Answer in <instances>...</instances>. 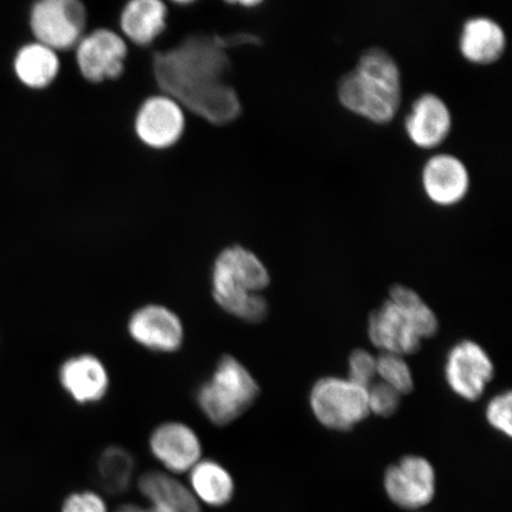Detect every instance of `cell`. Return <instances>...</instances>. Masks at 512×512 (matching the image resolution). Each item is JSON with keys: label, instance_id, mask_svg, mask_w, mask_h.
<instances>
[{"label": "cell", "instance_id": "cell-1", "mask_svg": "<svg viewBox=\"0 0 512 512\" xmlns=\"http://www.w3.org/2000/svg\"><path fill=\"white\" fill-rule=\"evenodd\" d=\"M221 37H191L155 57V75L166 96L214 125H227L242 111L238 93L224 82L229 59Z\"/></svg>", "mask_w": 512, "mask_h": 512}, {"label": "cell", "instance_id": "cell-2", "mask_svg": "<svg viewBox=\"0 0 512 512\" xmlns=\"http://www.w3.org/2000/svg\"><path fill=\"white\" fill-rule=\"evenodd\" d=\"M337 96L344 108L377 125L392 123L401 104V73L393 56L369 48L351 72L342 76Z\"/></svg>", "mask_w": 512, "mask_h": 512}, {"label": "cell", "instance_id": "cell-3", "mask_svg": "<svg viewBox=\"0 0 512 512\" xmlns=\"http://www.w3.org/2000/svg\"><path fill=\"white\" fill-rule=\"evenodd\" d=\"M264 262L249 249L235 245L216 256L211 271V292L215 303L228 315L247 323H260L268 313L260 292L270 285Z\"/></svg>", "mask_w": 512, "mask_h": 512}, {"label": "cell", "instance_id": "cell-4", "mask_svg": "<svg viewBox=\"0 0 512 512\" xmlns=\"http://www.w3.org/2000/svg\"><path fill=\"white\" fill-rule=\"evenodd\" d=\"M438 332V319L418 293L394 286L390 299L369 319V337L376 348L399 356L415 354L424 338Z\"/></svg>", "mask_w": 512, "mask_h": 512}, {"label": "cell", "instance_id": "cell-5", "mask_svg": "<svg viewBox=\"0 0 512 512\" xmlns=\"http://www.w3.org/2000/svg\"><path fill=\"white\" fill-rule=\"evenodd\" d=\"M259 393V384L249 370L235 357L224 355L197 389L196 401L211 424L223 427L245 414Z\"/></svg>", "mask_w": 512, "mask_h": 512}, {"label": "cell", "instance_id": "cell-6", "mask_svg": "<svg viewBox=\"0 0 512 512\" xmlns=\"http://www.w3.org/2000/svg\"><path fill=\"white\" fill-rule=\"evenodd\" d=\"M310 403L320 424L339 432L350 431L370 413L368 389L338 377L319 380L311 390Z\"/></svg>", "mask_w": 512, "mask_h": 512}, {"label": "cell", "instance_id": "cell-7", "mask_svg": "<svg viewBox=\"0 0 512 512\" xmlns=\"http://www.w3.org/2000/svg\"><path fill=\"white\" fill-rule=\"evenodd\" d=\"M87 21L86 6L78 0H42L30 10V29L35 42L56 53L78 46Z\"/></svg>", "mask_w": 512, "mask_h": 512}, {"label": "cell", "instance_id": "cell-8", "mask_svg": "<svg viewBox=\"0 0 512 512\" xmlns=\"http://www.w3.org/2000/svg\"><path fill=\"white\" fill-rule=\"evenodd\" d=\"M127 55L126 41L110 29L94 30L76 46V64L83 79L92 83L119 79L124 74Z\"/></svg>", "mask_w": 512, "mask_h": 512}, {"label": "cell", "instance_id": "cell-9", "mask_svg": "<svg viewBox=\"0 0 512 512\" xmlns=\"http://www.w3.org/2000/svg\"><path fill=\"white\" fill-rule=\"evenodd\" d=\"M127 331L140 347L159 354H172L184 342L182 319L160 304L144 305L134 311L128 319Z\"/></svg>", "mask_w": 512, "mask_h": 512}, {"label": "cell", "instance_id": "cell-10", "mask_svg": "<svg viewBox=\"0 0 512 512\" xmlns=\"http://www.w3.org/2000/svg\"><path fill=\"white\" fill-rule=\"evenodd\" d=\"M494 374V364L489 355L475 342H460L447 356L446 381L453 392L464 400H479Z\"/></svg>", "mask_w": 512, "mask_h": 512}, {"label": "cell", "instance_id": "cell-11", "mask_svg": "<svg viewBox=\"0 0 512 512\" xmlns=\"http://www.w3.org/2000/svg\"><path fill=\"white\" fill-rule=\"evenodd\" d=\"M134 131L150 149H169L181 140L185 131L183 108L169 96H151L137 112Z\"/></svg>", "mask_w": 512, "mask_h": 512}, {"label": "cell", "instance_id": "cell-12", "mask_svg": "<svg viewBox=\"0 0 512 512\" xmlns=\"http://www.w3.org/2000/svg\"><path fill=\"white\" fill-rule=\"evenodd\" d=\"M384 489L392 501L405 509H419L435 495V472L425 458L408 456L390 466Z\"/></svg>", "mask_w": 512, "mask_h": 512}, {"label": "cell", "instance_id": "cell-13", "mask_svg": "<svg viewBox=\"0 0 512 512\" xmlns=\"http://www.w3.org/2000/svg\"><path fill=\"white\" fill-rule=\"evenodd\" d=\"M152 456L171 475L189 472L202 459V443L198 434L179 421L164 422L150 435Z\"/></svg>", "mask_w": 512, "mask_h": 512}, {"label": "cell", "instance_id": "cell-14", "mask_svg": "<svg viewBox=\"0 0 512 512\" xmlns=\"http://www.w3.org/2000/svg\"><path fill=\"white\" fill-rule=\"evenodd\" d=\"M421 179L427 197L440 207L456 206L470 189V175L465 164L446 153L427 160Z\"/></svg>", "mask_w": 512, "mask_h": 512}, {"label": "cell", "instance_id": "cell-15", "mask_svg": "<svg viewBox=\"0 0 512 512\" xmlns=\"http://www.w3.org/2000/svg\"><path fill=\"white\" fill-rule=\"evenodd\" d=\"M59 380L64 392L79 405L104 400L110 389V375L100 358L91 354L75 355L62 363Z\"/></svg>", "mask_w": 512, "mask_h": 512}, {"label": "cell", "instance_id": "cell-16", "mask_svg": "<svg viewBox=\"0 0 512 512\" xmlns=\"http://www.w3.org/2000/svg\"><path fill=\"white\" fill-rule=\"evenodd\" d=\"M407 136L424 150H432L445 142L452 128L450 108L440 96L425 93L413 102L405 120Z\"/></svg>", "mask_w": 512, "mask_h": 512}, {"label": "cell", "instance_id": "cell-17", "mask_svg": "<svg viewBox=\"0 0 512 512\" xmlns=\"http://www.w3.org/2000/svg\"><path fill=\"white\" fill-rule=\"evenodd\" d=\"M507 48L504 29L489 17L467 19L459 37L464 59L477 66H489L501 60Z\"/></svg>", "mask_w": 512, "mask_h": 512}, {"label": "cell", "instance_id": "cell-18", "mask_svg": "<svg viewBox=\"0 0 512 512\" xmlns=\"http://www.w3.org/2000/svg\"><path fill=\"white\" fill-rule=\"evenodd\" d=\"M138 489L150 507L159 512H202L189 486L171 473L147 471L140 476Z\"/></svg>", "mask_w": 512, "mask_h": 512}, {"label": "cell", "instance_id": "cell-19", "mask_svg": "<svg viewBox=\"0 0 512 512\" xmlns=\"http://www.w3.org/2000/svg\"><path fill=\"white\" fill-rule=\"evenodd\" d=\"M168 8L159 0H133L120 16V29L137 46H149L166 29Z\"/></svg>", "mask_w": 512, "mask_h": 512}, {"label": "cell", "instance_id": "cell-20", "mask_svg": "<svg viewBox=\"0 0 512 512\" xmlns=\"http://www.w3.org/2000/svg\"><path fill=\"white\" fill-rule=\"evenodd\" d=\"M189 488L200 504L220 508L234 496L235 483L229 471L213 459H201L189 471Z\"/></svg>", "mask_w": 512, "mask_h": 512}, {"label": "cell", "instance_id": "cell-21", "mask_svg": "<svg viewBox=\"0 0 512 512\" xmlns=\"http://www.w3.org/2000/svg\"><path fill=\"white\" fill-rule=\"evenodd\" d=\"M61 62L56 51L32 42L17 51L14 60L15 74L22 85L36 89L47 88L59 76Z\"/></svg>", "mask_w": 512, "mask_h": 512}, {"label": "cell", "instance_id": "cell-22", "mask_svg": "<svg viewBox=\"0 0 512 512\" xmlns=\"http://www.w3.org/2000/svg\"><path fill=\"white\" fill-rule=\"evenodd\" d=\"M133 473L134 459L125 448L111 446L102 452L98 462V477L107 492H124L132 482Z\"/></svg>", "mask_w": 512, "mask_h": 512}, {"label": "cell", "instance_id": "cell-23", "mask_svg": "<svg viewBox=\"0 0 512 512\" xmlns=\"http://www.w3.org/2000/svg\"><path fill=\"white\" fill-rule=\"evenodd\" d=\"M376 370L382 382L399 394L405 395L412 392L414 388L412 371L402 356L383 352L379 358H376Z\"/></svg>", "mask_w": 512, "mask_h": 512}, {"label": "cell", "instance_id": "cell-24", "mask_svg": "<svg viewBox=\"0 0 512 512\" xmlns=\"http://www.w3.org/2000/svg\"><path fill=\"white\" fill-rule=\"evenodd\" d=\"M370 412L389 418L400 406L401 394L384 382H374L368 388Z\"/></svg>", "mask_w": 512, "mask_h": 512}, {"label": "cell", "instance_id": "cell-25", "mask_svg": "<svg viewBox=\"0 0 512 512\" xmlns=\"http://www.w3.org/2000/svg\"><path fill=\"white\" fill-rule=\"evenodd\" d=\"M377 375L376 358L367 350H355L349 358V381L368 389Z\"/></svg>", "mask_w": 512, "mask_h": 512}, {"label": "cell", "instance_id": "cell-26", "mask_svg": "<svg viewBox=\"0 0 512 512\" xmlns=\"http://www.w3.org/2000/svg\"><path fill=\"white\" fill-rule=\"evenodd\" d=\"M511 402V393L507 392L492 399L486 409V419L489 424L508 437H511L512 434Z\"/></svg>", "mask_w": 512, "mask_h": 512}, {"label": "cell", "instance_id": "cell-27", "mask_svg": "<svg viewBox=\"0 0 512 512\" xmlns=\"http://www.w3.org/2000/svg\"><path fill=\"white\" fill-rule=\"evenodd\" d=\"M61 512H108L107 504L94 491H78L63 502Z\"/></svg>", "mask_w": 512, "mask_h": 512}, {"label": "cell", "instance_id": "cell-28", "mask_svg": "<svg viewBox=\"0 0 512 512\" xmlns=\"http://www.w3.org/2000/svg\"><path fill=\"white\" fill-rule=\"evenodd\" d=\"M115 512H159V511L151 508L150 505H146V507H143V505H138V504H124V505H121V507L118 508V510Z\"/></svg>", "mask_w": 512, "mask_h": 512}, {"label": "cell", "instance_id": "cell-29", "mask_svg": "<svg viewBox=\"0 0 512 512\" xmlns=\"http://www.w3.org/2000/svg\"><path fill=\"white\" fill-rule=\"evenodd\" d=\"M229 4H232V5H240L242 6V8H255V6H259L261 4V2H232V3H229Z\"/></svg>", "mask_w": 512, "mask_h": 512}]
</instances>
